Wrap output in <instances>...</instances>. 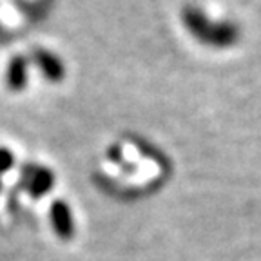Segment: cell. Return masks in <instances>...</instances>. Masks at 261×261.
<instances>
[{
	"label": "cell",
	"mask_w": 261,
	"mask_h": 261,
	"mask_svg": "<svg viewBox=\"0 0 261 261\" xmlns=\"http://www.w3.org/2000/svg\"><path fill=\"white\" fill-rule=\"evenodd\" d=\"M35 62L40 67L42 74H45V78H49L51 82H58L64 78V64L53 53H49L45 49H38L37 55H35Z\"/></svg>",
	"instance_id": "cell-2"
},
{
	"label": "cell",
	"mask_w": 261,
	"mask_h": 261,
	"mask_svg": "<svg viewBox=\"0 0 261 261\" xmlns=\"http://www.w3.org/2000/svg\"><path fill=\"white\" fill-rule=\"evenodd\" d=\"M9 165H11V154L4 149H0V171H6Z\"/></svg>",
	"instance_id": "cell-4"
},
{
	"label": "cell",
	"mask_w": 261,
	"mask_h": 261,
	"mask_svg": "<svg viewBox=\"0 0 261 261\" xmlns=\"http://www.w3.org/2000/svg\"><path fill=\"white\" fill-rule=\"evenodd\" d=\"M8 84L13 91H22L28 84V62L24 57H13L8 67Z\"/></svg>",
	"instance_id": "cell-3"
},
{
	"label": "cell",
	"mask_w": 261,
	"mask_h": 261,
	"mask_svg": "<svg viewBox=\"0 0 261 261\" xmlns=\"http://www.w3.org/2000/svg\"><path fill=\"white\" fill-rule=\"evenodd\" d=\"M181 22L196 40H200L205 45H211V47L225 49L240 40L238 24L228 20H211L203 9L196 8V6H185L181 11Z\"/></svg>",
	"instance_id": "cell-1"
}]
</instances>
